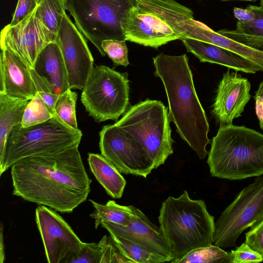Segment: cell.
I'll return each instance as SVG.
<instances>
[{
    "instance_id": "44dd1931",
    "label": "cell",
    "mask_w": 263,
    "mask_h": 263,
    "mask_svg": "<svg viewBox=\"0 0 263 263\" xmlns=\"http://www.w3.org/2000/svg\"><path fill=\"white\" fill-rule=\"evenodd\" d=\"M90 170L97 181L112 198L122 197L126 181L121 173L102 155L89 153Z\"/></svg>"
},
{
    "instance_id": "6da1fadb",
    "label": "cell",
    "mask_w": 263,
    "mask_h": 263,
    "mask_svg": "<svg viewBox=\"0 0 263 263\" xmlns=\"http://www.w3.org/2000/svg\"><path fill=\"white\" fill-rule=\"evenodd\" d=\"M78 146L14 163L10 167L13 194L55 211L72 212L87 199L92 181Z\"/></svg>"
},
{
    "instance_id": "60d3db41",
    "label": "cell",
    "mask_w": 263,
    "mask_h": 263,
    "mask_svg": "<svg viewBox=\"0 0 263 263\" xmlns=\"http://www.w3.org/2000/svg\"><path fill=\"white\" fill-rule=\"evenodd\" d=\"M223 1H230V0H223ZM238 1H250V2H256L258 0H238Z\"/></svg>"
},
{
    "instance_id": "4316f807",
    "label": "cell",
    "mask_w": 263,
    "mask_h": 263,
    "mask_svg": "<svg viewBox=\"0 0 263 263\" xmlns=\"http://www.w3.org/2000/svg\"><path fill=\"white\" fill-rule=\"evenodd\" d=\"M53 116L48 106L37 92L27 104L21 124L23 127H28L43 123Z\"/></svg>"
},
{
    "instance_id": "5b68a950",
    "label": "cell",
    "mask_w": 263,
    "mask_h": 263,
    "mask_svg": "<svg viewBox=\"0 0 263 263\" xmlns=\"http://www.w3.org/2000/svg\"><path fill=\"white\" fill-rule=\"evenodd\" d=\"M193 11L175 0H137L124 23L125 40L154 48L186 37Z\"/></svg>"
},
{
    "instance_id": "4fadbf2b",
    "label": "cell",
    "mask_w": 263,
    "mask_h": 263,
    "mask_svg": "<svg viewBox=\"0 0 263 263\" xmlns=\"http://www.w3.org/2000/svg\"><path fill=\"white\" fill-rule=\"evenodd\" d=\"M99 147L101 155L121 173L146 178L155 169L148 155L132 144L115 124L103 127Z\"/></svg>"
},
{
    "instance_id": "836d02e7",
    "label": "cell",
    "mask_w": 263,
    "mask_h": 263,
    "mask_svg": "<svg viewBox=\"0 0 263 263\" xmlns=\"http://www.w3.org/2000/svg\"><path fill=\"white\" fill-rule=\"evenodd\" d=\"M101 253L98 243L84 242L80 251L68 263H101Z\"/></svg>"
},
{
    "instance_id": "2e32d148",
    "label": "cell",
    "mask_w": 263,
    "mask_h": 263,
    "mask_svg": "<svg viewBox=\"0 0 263 263\" xmlns=\"http://www.w3.org/2000/svg\"><path fill=\"white\" fill-rule=\"evenodd\" d=\"M250 89L248 79L229 70L223 73L212 106V113L221 125L232 124L241 116L251 97Z\"/></svg>"
},
{
    "instance_id": "1f68e13d",
    "label": "cell",
    "mask_w": 263,
    "mask_h": 263,
    "mask_svg": "<svg viewBox=\"0 0 263 263\" xmlns=\"http://www.w3.org/2000/svg\"><path fill=\"white\" fill-rule=\"evenodd\" d=\"M263 261L262 256L253 250L245 242L235 250L228 253L227 262L257 263Z\"/></svg>"
},
{
    "instance_id": "f1b7e54d",
    "label": "cell",
    "mask_w": 263,
    "mask_h": 263,
    "mask_svg": "<svg viewBox=\"0 0 263 263\" xmlns=\"http://www.w3.org/2000/svg\"><path fill=\"white\" fill-rule=\"evenodd\" d=\"M101 47L115 66L129 65L128 48L125 40H106L101 43Z\"/></svg>"
},
{
    "instance_id": "7c38bea8",
    "label": "cell",
    "mask_w": 263,
    "mask_h": 263,
    "mask_svg": "<svg viewBox=\"0 0 263 263\" xmlns=\"http://www.w3.org/2000/svg\"><path fill=\"white\" fill-rule=\"evenodd\" d=\"M55 42L64 59L69 88L82 90L93 68V59L86 38L66 13Z\"/></svg>"
},
{
    "instance_id": "30bf717a",
    "label": "cell",
    "mask_w": 263,
    "mask_h": 263,
    "mask_svg": "<svg viewBox=\"0 0 263 263\" xmlns=\"http://www.w3.org/2000/svg\"><path fill=\"white\" fill-rule=\"evenodd\" d=\"M263 219V177L243 188L215 222L213 244L235 247L241 233Z\"/></svg>"
},
{
    "instance_id": "7402d4cb",
    "label": "cell",
    "mask_w": 263,
    "mask_h": 263,
    "mask_svg": "<svg viewBox=\"0 0 263 263\" xmlns=\"http://www.w3.org/2000/svg\"><path fill=\"white\" fill-rule=\"evenodd\" d=\"M29 101L0 93V158L3 155L9 133L16 125L21 123Z\"/></svg>"
},
{
    "instance_id": "cb8c5ba5",
    "label": "cell",
    "mask_w": 263,
    "mask_h": 263,
    "mask_svg": "<svg viewBox=\"0 0 263 263\" xmlns=\"http://www.w3.org/2000/svg\"><path fill=\"white\" fill-rule=\"evenodd\" d=\"M67 6V0H39L36 14L44 26L55 37Z\"/></svg>"
},
{
    "instance_id": "83f0119b",
    "label": "cell",
    "mask_w": 263,
    "mask_h": 263,
    "mask_svg": "<svg viewBox=\"0 0 263 263\" xmlns=\"http://www.w3.org/2000/svg\"><path fill=\"white\" fill-rule=\"evenodd\" d=\"M77 97V93L69 88L59 96L54 107L55 115L68 126L76 129H79L76 114Z\"/></svg>"
},
{
    "instance_id": "d6a6232c",
    "label": "cell",
    "mask_w": 263,
    "mask_h": 263,
    "mask_svg": "<svg viewBox=\"0 0 263 263\" xmlns=\"http://www.w3.org/2000/svg\"><path fill=\"white\" fill-rule=\"evenodd\" d=\"M31 71L37 92L48 106L50 112L55 116L54 107L59 96L52 91L49 86L33 69H31Z\"/></svg>"
},
{
    "instance_id": "f35d334b",
    "label": "cell",
    "mask_w": 263,
    "mask_h": 263,
    "mask_svg": "<svg viewBox=\"0 0 263 263\" xmlns=\"http://www.w3.org/2000/svg\"><path fill=\"white\" fill-rule=\"evenodd\" d=\"M233 13L238 21L241 23L248 22L253 18L254 14L253 12L247 7L245 9L235 7Z\"/></svg>"
},
{
    "instance_id": "9c48e42d",
    "label": "cell",
    "mask_w": 263,
    "mask_h": 263,
    "mask_svg": "<svg viewBox=\"0 0 263 263\" xmlns=\"http://www.w3.org/2000/svg\"><path fill=\"white\" fill-rule=\"evenodd\" d=\"M128 73L104 65L93 67L82 89L81 102L96 122L116 121L129 106Z\"/></svg>"
},
{
    "instance_id": "ba28073f",
    "label": "cell",
    "mask_w": 263,
    "mask_h": 263,
    "mask_svg": "<svg viewBox=\"0 0 263 263\" xmlns=\"http://www.w3.org/2000/svg\"><path fill=\"white\" fill-rule=\"evenodd\" d=\"M137 0H67L66 9L74 24L97 48L105 53L101 43L106 40H125L124 23Z\"/></svg>"
},
{
    "instance_id": "8fae6325",
    "label": "cell",
    "mask_w": 263,
    "mask_h": 263,
    "mask_svg": "<svg viewBox=\"0 0 263 263\" xmlns=\"http://www.w3.org/2000/svg\"><path fill=\"white\" fill-rule=\"evenodd\" d=\"M35 221L48 263H68L81 250L84 242L56 212L40 205Z\"/></svg>"
},
{
    "instance_id": "9a60e30c",
    "label": "cell",
    "mask_w": 263,
    "mask_h": 263,
    "mask_svg": "<svg viewBox=\"0 0 263 263\" xmlns=\"http://www.w3.org/2000/svg\"><path fill=\"white\" fill-rule=\"evenodd\" d=\"M102 227L110 235L126 239L146 247L167 258L173 259L171 249L160 227L153 223L139 209L132 205V213L129 224L122 227L108 222H103Z\"/></svg>"
},
{
    "instance_id": "e0dca14e",
    "label": "cell",
    "mask_w": 263,
    "mask_h": 263,
    "mask_svg": "<svg viewBox=\"0 0 263 263\" xmlns=\"http://www.w3.org/2000/svg\"><path fill=\"white\" fill-rule=\"evenodd\" d=\"M31 68L18 55L8 49L0 55V93L30 101L37 93Z\"/></svg>"
},
{
    "instance_id": "ab89813d",
    "label": "cell",
    "mask_w": 263,
    "mask_h": 263,
    "mask_svg": "<svg viewBox=\"0 0 263 263\" xmlns=\"http://www.w3.org/2000/svg\"><path fill=\"white\" fill-rule=\"evenodd\" d=\"M2 223L1 224V262L2 263L5 259V253L4 249H3V229H2Z\"/></svg>"
},
{
    "instance_id": "52a82bcc",
    "label": "cell",
    "mask_w": 263,
    "mask_h": 263,
    "mask_svg": "<svg viewBox=\"0 0 263 263\" xmlns=\"http://www.w3.org/2000/svg\"><path fill=\"white\" fill-rule=\"evenodd\" d=\"M82 137L57 115L49 120L28 127L21 123L9 133L3 155L0 158V175L23 158L64 151L79 146Z\"/></svg>"
},
{
    "instance_id": "8992f818",
    "label": "cell",
    "mask_w": 263,
    "mask_h": 263,
    "mask_svg": "<svg viewBox=\"0 0 263 263\" xmlns=\"http://www.w3.org/2000/svg\"><path fill=\"white\" fill-rule=\"evenodd\" d=\"M170 122L162 102L146 99L130 107L115 124L134 145L148 155L157 168L173 153Z\"/></svg>"
},
{
    "instance_id": "f546056e",
    "label": "cell",
    "mask_w": 263,
    "mask_h": 263,
    "mask_svg": "<svg viewBox=\"0 0 263 263\" xmlns=\"http://www.w3.org/2000/svg\"><path fill=\"white\" fill-rule=\"evenodd\" d=\"M98 244L101 253V263H133L122 253L110 235H105Z\"/></svg>"
},
{
    "instance_id": "4dcf8cb0",
    "label": "cell",
    "mask_w": 263,
    "mask_h": 263,
    "mask_svg": "<svg viewBox=\"0 0 263 263\" xmlns=\"http://www.w3.org/2000/svg\"><path fill=\"white\" fill-rule=\"evenodd\" d=\"M254 13L251 20L241 23L237 21L235 32L247 35L263 36V7L249 5L248 6Z\"/></svg>"
},
{
    "instance_id": "484cf974",
    "label": "cell",
    "mask_w": 263,
    "mask_h": 263,
    "mask_svg": "<svg viewBox=\"0 0 263 263\" xmlns=\"http://www.w3.org/2000/svg\"><path fill=\"white\" fill-rule=\"evenodd\" d=\"M228 256V253L223 249L212 244L192 250L178 263L227 262Z\"/></svg>"
},
{
    "instance_id": "8d00e7d4",
    "label": "cell",
    "mask_w": 263,
    "mask_h": 263,
    "mask_svg": "<svg viewBox=\"0 0 263 263\" xmlns=\"http://www.w3.org/2000/svg\"><path fill=\"white\" fill-rule=\"evenodd\" d=\"M39 0H18L10 26H14L27 17L36 8Z\"/></svg>"
},
{
    "instance_id": "d4e9b609",
    "label": "cell",
    "mask_w": 263,
    "mask_h": 263,
    "mask_svg": "<svg viewBox=\"0 0 263 263\" xmlns=\"http://www.w3.org/2000/svg\"><path fill=\"white\" fill-rule=\"evenodd\" d=\"M122 253L133 263H162L170 260L150 249L126 239L111 236Z\"/></svg>"
},
{
    "instance_id": "b9f144b4",
    "label": "cell",
    "mask_w": 263,
    "mask_h": 263,
    "mask_svg": "<svg viewBox=\"0 0 263 263\" xmlns=\"http://www.w3.org/2000/svg\"><path fill=\"white\" fill-rule=\"evenodd\" d=\"M260 6L263 7V0H260Z\"/></svg>"
},
{
    "instance_id": "e575fe53",
    "label": "cell",
    "mask_w": 263,
    "mask_h": 263,
    "mask_svg": "<svg viewBox=\"0 0 263 263\" xmlns=\"http://www.w3.org/2000/svg\"><path fill=\"white\" fill-rule=\"evenodd\" d=\"M220 34L242 43L254 49L263 51V36H257L239 33L228 29L217 31Z\"/></svg>"
},
{
    "instance_id": "277c9868",
    "label": "cell",
    "mask_w": 263,
    "mask_h": 263,
    "mask_svg": "<svg viewBox=\"0 0 263 263\" xmlns=\"http://www.w3.org/2000/svg\"><path fill=\"white\" fill-rule=\"evenodd\" d=\"M207 163L212 176L230 180L263 174V134L245 126L222 125L212 140Z\"/></svg>"
},
{
    "instance_id": "74e56055",
    "label": "cell",
    "mask_w": 263,
    "mask_h": 263,
    "mask_svg": "<svg viewBox=\"0 0 263 263\" xmlns=\"http://www.w3.org/2000/svg\"><path fill=\"white\" fill-rule=\"evenodd\" d=\"M255 110L260 128L263 130V80L260 83L254 97Z\"/></svg>"
},
{
    "instance_id": "5bb4252c",
    "label": "cell",
    "mask_w": 263,
    "mask_h": 263,
    "mask_svg": "<svg viewBox=\"0 0 263 263\" xmlns=\"http://www.w3.org/2000/svg\"><path fill=\"white\" fill-rule=\"evenodd\" d=\"M55 40L37 16L36 8L16 25L8 24L2 29L0 44L1 50L6 49L13 52L33 69L40 51Z\"/></svg>"
},
{
    "instance_id": "603a6c76",
    "label": "cell",
    "mask_w": 263,
    "mask_h": 263,
    "mask_svg": "<svg viewBox=\"0 0 263 263\" xmlns=\"http://www.w3.org/2000/svg\"><path fill=\"white\" fill-rule=\"evenodd\" d=\"M94 208L90 216L95 220L97 229L103 222H108L127 227L130 222L132 205L125 206L117 204L114 200H109L106 204H100L89 200Z\"/></svg>"
},
{
    "instance_id": "3957f363",
    "label": "cell",
    "mask_w": 263,
    "mask_h": 263,
    "mask_svg": "<svg viewBox=\"0 0 263 263\" xmlns=\"http://www.w3.org/2000/svg\"><path fill=\"white\" fill-rule=\"evenodd\" d=\"M158 220L173 257L178 263L192 250L213 244L214 217L204 201L191 199L186 190L178 197L169 196L162 202Z\"/></svg>"
},
{
    "instance_id": "ffe728a7",
    "label": "cell",
    "mask_w": 263,
    "mask_h": 263,
    "mask_svg": "<svg viewBox=\"0 0 263 263\" xmlns=\"http://www.w3.org/2000/svg\"><path fill=\"white\" fill-rule=\"evenodd\" d=\"M187 51L195 55L201 62L221 65L236 71L255 73L260 68L241 57L218 46L184 37L181 40Z\"/></svg>"
},
{
    "instance_id": "d6986e66",
    "label": "cell",
    "mask_w": 263,
    "mask_h": 263,
    "mask_svg": "<svg viewBox=\"0 0 263 263\" xmlns=\"http://www.w3.org/2000/svg\"><path fill=\"white\" fill-rule=\"evenodd\" d=\"M58 96L69 89L64 59L57 44H48L39 53L33 68Z\"/></svg>"
},
{
    "instance_id": "ac0fdd59",
    "label": "cell",
    "mask_w": 263,
    "mask_h": 263,
    "mask_svg": "<svg viewBox=\"0 0 263 263\" xmlns=\"http://www.w3.org/2000/svg\"><path fill=\"white\" fill-rule=\"evenodd\" d=\"M186 37L210 43L228 50L259 66L263 71V51L222 35L205 24L191 18L182 26Z\"/></svg>"
},
{
    "instance_id": "d590c367",
    "label": "cell",
    "mask_w": 263,
    "mask_h": 263,
    "mask_svg": "<svg viewBox=\"0 0 263 263\" xmlns=\"http://www.w3.org/2000/svg\"><path fill=\"white\" fill-rule=\"evenodd\" d=\"M245 242L263 258V219L246 233Z\"/></svg>"
},
{
    "instance_id": "7a4b0ae2",
    "label": "cell",
    "mask_w": 263,
    "mask_h": 263,
    "mask_svg": "<svg viewBox=\"0 0 263 263\" xmlns=\"http://www.w3.org/2000/svg\"><path fill=\"white\" fill-rule=\"evenodd\" d=\"M155 75L162 81L168 103V117L181 138L199 158L208 154L209 124L194 85L186 54L172 56L160 53L153 58Z\"/></svg>"
}]
</instances>
